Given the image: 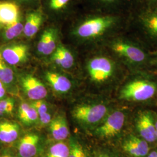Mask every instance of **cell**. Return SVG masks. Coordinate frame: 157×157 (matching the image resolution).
I'll use <instances>...</instances> for the list:
<instances>
[{"label":"cell","mask_w":157,"mask_h":157,"mask_svg":"<svg viewBox=\"0 0 157 157\" xmlns=\"http://www.w3.org/2000/svg\"><path fill=\"white\" fill-rule=\"evenodd\" d=\"M117 23L116 17L102 15L84 19L76 28L74 34L80 39L98 38L110 31Z\"/></svg>","instance_id":"1"},{"label":"cell","mask_w":157,"mask_h":157,"mask_svg":"<svg viewBox=\"0 0 157 157\" xmlns=\"http://www.w3.org/2000/svg\"><path fill=\"white\" fill-rule=\"evenodd\" d=\"M156 92L155 85L146 80H136L127 84L121 93V98L141 101L152 98Z\"/></svg>","instance_id":"2"},{"label":"cell","mask_w":157,"mask_h":157,"mask_svg":"<svg viewBox=\"0 0 157 157\" xmlns=\"http://www.w3.org/2000/svg\"><path fill=\"white\" fill-rule=\"evenodd\" d=\"M107 112V107L102 104L81 105L74 108L72 115L82 123L95 124L103 119Z\"/></svg>","instance_id":"3"},{"label":"cell","mask_w":157,"mask_h":157,"mask_svg":"<svg viewBox=\"0 0 157 157\" xmlns=\"http://www.w3.org/2000/svg\"><path fill=\"white\" fill-rule=\"evenodd\" d=\"M87 69L91 79L100 83L105 82L112 76L114 66L109 59L104 56H98L89 62Z\"/></svg>","instance_id":"4"},{"label":"cell","mask_w":157,"mask_h":157,"mask_svg":"<svg viewBox=\"0 0 157 157\" xmlns=\"http://www.w3.org/2000/svg\"><path fill=\"white\" fill-rule=\"evenodd\" d=\"M20 85L24 93L32 101L43 100L48 94L44 84L33 75L22 76L20 78Z\"/></svg>","instance_id":"5"},{"label":"cell","mask_w":157,"mask_h":157,"mask_svg":"<svg viewBox=\"0 0 157 157\" xmlns=\"http://www.w3.org/2000/svg\"><path fill=\"white\" fill-rule=\"evenodd\" d=\"M111 47L113 52L130 62L139 63L146 59V54L143 51L126 41L116 40L112 42Z\"/></svg>","instance_id":"6"},{"label":"cell","mask_w":157,"mask_h":157,"mask_svg":"<svg viewBox=\"0 0 157 157\" xmlns=\"http://www.w3.org/2000/svg\"><path fill=\"white\" fill-rule=\"evenodd\" d=\"M29 46L24 44H16L6 46L0 51V56L9 65H18L28 60Z\"/></svg>","instance_id":"7"},{"label":"cell","mask_w":157,"mask_h":157,"mask_svg":"<svg viewBox=\"0 0 157 157\" xmlns=\"http://www.w3.org/2000/svg\"><path fill=\"white\" fill-rule=\"evenodd\" d=\"M124 113L117 111L110 114L104 123L96 130V133L102 137H112L121 132L124 123Z\"/></svg>","instance_id":"8"},{"label":"cell","mask_w":157,"mask_h":157,"mask_svg":"<svg viewBox=\"0 0 157 157\" xmlns=\"http://www.w3.org/2000/svg\"><path fill=\"white\" fill-rule=\"evenodd\" d=\"M39 136L34 133L25 135L18 143L19 157H34L37 153L40 143Z\"/></svg>","instance_id":"9"},{"label":"cell","mask_w":157,"mask_h":157,"mask_svg":"<svg viewBox=\"0 0 157 157\" xmlns=\"http://www.w3.org/2000/svg\"><path fill=\"white\" fill-rule=\"evenodd\" d=\"M58 31L56 28L47 29L42 34L37 44L38 52L43 56L52 54L56 50Z\"/></svg>","instance_id":"10"},{"label":"cell","mask_w":157,"mask_h":157,"mask_svg":"<svg viewBox=\"0 0 157 157\" xmlns=\"http://www.w3.org/2000/svg\"><path fill=\"white\" fill-rule=\"evenodd\" d=\"M137 128L143 139L147 142H154L157 140L155 124L149 113H143L138 118Z\"/></svg>","instance_id":"11"},{"label":"cell","mask_w":157,"mask_h":157,"mask_svg":"<svg viewBox=\"0 0 157 157\" xmlns=\"http://www.w3.org/2000/svg\"><path fill=\"white\" fill-rule=\"evenodd\" d=\"M21 133L19 124L6 119H0V141L11 144L18 139Z\"/></svg>","instance_id":"12"},{"label":"cell","mask_w":157,"mask_h":157,"mask_svg":"<svg viewBox=\"0 0 157 157\" xmlns=\"http://www.w3.org/2000/svg\"><path fill=\"white\" fill-rule=\"evenodd\" d=\"M124 150L135 157H144L147 155L149 147L144 139L132 136L124 143Z\"/></svg>","instance_id":"13"},{"label":"cell","mask_w":157,"mask_h":157,"mask_svg":"<svg viewBox=\"0 0 157 157\" xmlns=\"http://www.w3.org/2000/svg\"><path fill=\"white\" fill-rule=\"evenodd\" d=\"M49 129L52 137L58 141L67 139L69 135L67 121L63 115H58L49 124Z\"/></svg>","instance_id":"14"},{"label":"cell","mask_w":157,"mask_h":157,"mask_svg":"<svg viewBox=\"0 0 157 157\" xmlns=\"http://www.w3.org/2000/svg\"><path fill=\"white\" fill-rule=\"evenodd\" d=\"M45 79L52 89L58 93H66L71 89L72 83L69 78L59 73L48 72Z\"/></svg>","instance_id":"15"},{"label":"cell","mask_w":157,"mask_h":157,"mask_svg":"<svg viewBox=\"0 0 157 157\" xmlns=\"http://www.w3.org/2000/svg\"><path fill=\"white\" fill-rule=\"evenodd\" d=\"M43 21V16L40 11L32 12L29 13L24 25L23 33L28 38H32L39 30Z\"/></svg>","instance_id":"16"},{"label":"cell","mask_w":157,"mask_h":157,"mask_svg":"<svg viewBox=\"0 0 157 157\" xmlns=\"http://www.w3.org/2000/svg\"><path fill=\"white\" fill-rule=\"evenodd\" d=\"M19 120L26 126L33 125L39 122V115L33 105L27 102H22L18 108Z\"/></svg>","instance_id":"17"},{"label":"cell","mask_w":157,"mask_h":157,"mask_svg":"<svg viewBox=\"0 0 157 157\" xmlns=\"http://www.w3.org/2000/svg\"><path fill=\"white\" fill-rule=\"evenodd\" d=\"M52 61L60 67L69 69L73 67L74 58L70 51L64 46L59 44L57 46L56 50L52 54Z\"/></svg>","instance_id":"18"},{"label":"cell","mask_w":157,"mask_h":157,"mask_svg":"<svg viewBox=\"0 0 157 157\" xmlns=\"http://www.w3.org/2000/svg\"><path fill=\"white\" fill-rule=\"evenodd\" d=\"M19 19V7L12 2L0 3V23L8 25Z\"/></svg>","instance_id":"19"},{"label":"cell","mask_w":157,"mask_h":157,"mask_svg":"<svg viewBox=\"0 0 157 157\" xmlns=\"http://www.w3.org/2000/svg\"><path fill=\"white\" fill-rule=\"evenodd\" d=\"M144 31L150 36L157 39V11L147 12L140 17Z\"/></svg>","instance_id":"20"},{"label":"cell","mask_w":157,"mask_h":157,"mask_svg":"<svg viewBox=\"0 0 157 157\" xmlns=\"http://www.w3.org/2000/svg\"><path fill=\"white\" fill-rule=\"evenodd\" d=\"M0 82L6 89L13 88L16 84V76L11 67L0 56Z\"/></svg>","instance_id":"21"},{"label":"cell","mask_w":157,"mask_h":157,"mask_svg":"<svg viewBox=\"0 0 157 157\" xmlns=\"http://www.w3.org/2000/svg\"><path fill=\"white\" fill-rule=\"evenodd\" d=\"M30 104L35 108L39 115V122L41 125L49 124L52 121V117L49 112L48 107L45 101L41 100L32 101Z\"/></svg>","instance_id":"22"},{"label":"cell","mask_w":157,"mask_h":157,"mask_svg":"<svg viewBox=\"0 0 157 157\" xmlns=\"http://www.w3.org/2000/svg\"><path fill=\"white\" fill-rule=\"evenodd\" d=\"M24 30V25L19 19L15 22L6 25L3 32V38L9 41L19 36Z\"/></svg>","instance_id":"23"},{"label":"cell","mask_w":157,"mask_h":157,"mask_svg":"<svg viewBox=\"0 0 157 157\" xmlns=\"http://www.w3.org/2000/svg\"><path fill=\"white\" fill-rule=\"evenodd\" d=\"M70 148L67 144L58 142L51 147L46 157H69Z\"/></svg>","instance_id":"24"},{"label":"cell","mask_w":157,"mask_h":157,"mask_svg":"<svg viewBox=\"0 0 157 157\" xmlns=\"http://www.w3.org/2000/svg\"><path fill=\"white\" fill-rule=\"evenodd\" d=\"M15 108V100L12 97H6L0 100V117L11 116Z\"/></svg>","instance_id":"25"},{"label":"cell","mask_w":157,"mask_h":157,"mask_svg":"<svg viewBox=\"0 0 157 157\" xmlns=\"http://www.w3.org/2000/svg\"><path fill=\"white\" fill-rule=\"evenodd\" d=\"M69 157H87L83 147L78 143L73 141L71 144Z\"/></svg>","instance_id":"26"},{"label":"cell","mask_w":157,"mask_h":157,"mask_svg":"<svg viewBox=\"0 0 157 157\" xmlns=\"http://www.w3.org/2000/svg\"><path fill=\"white\" fill-rule=\"evenodd\" d=\"M71 0H50V8L53 11H59L66 6Z\"/></svg>","instance_id":"27"},{"label":"cell","mask_w":157,"mask_h":157,"mask_svg":"<svg viewBox=\"0 0 157 157\" xmlns=\"http://www.w3.org/2000/svg\"><path fill=\"white\" fill-rule=\"evenodd\" d=\"M6 86L0 82V100L6 98Z\"/></svg>","instance_id":"28"},{"label":"cell","mask_w":157,"mask_h":157,"mask_svg":"<svg viewBox=\"0 0 157 157\" xmlns=\"http://www.w3.org/2000/svg\"><path fill=\"white\" fill-rule=\"evenodd\" d=\"M150 3L154 6H157V0H148Z\"/></svg>","instance_id":"29"},{"label":"cell","mask_w":157,"mask_h":157,"mask_svg":"<svg viewBox=\"0 0 157 157\" xmlns=\"http://www.w3.org/2000/svg\"><path fill=\"white\" fill-rule=\"evenodd\" d=\"M155 131H156V139L157 140V121L155 124Z\"/></svg>","instance_id":"30"},{"label":"cell","mask_w":157,"mask_h":157,"mask_svg":"<svg viewBox=\"0 0 157 157\" xmlns=\"http://www.w3.org/2000/svg\"><path fill=\"white\" fill-rule=\"evenodd\" d=\"M0 157H8V154H3L2 155H1Z\"/></svg>","instance_id":"31"},{"label":"cell","mask_w":157,"mask_h":157,"mask_svg":"<svg viewBox=\"0 0 157 157\" xmlns=\"http://www.w3.org/2000/svg\"><path fill=\"white\" fill-rule=\"evenodd\" d=\"M8 157H13V156H12L11 155H10V154H8Z\"/></svg>","instance_id":"32"},{"label":"cell","mask_w":157,"mask_h":157,"mask_svg":"<svg viewBox=\"0 0 157 157\" xmlns=\"http://www.w3.org/2000/svg\"><path fill=\"white\" fill-rule=\"evenodd\" d=\"M106 157V156H105V157Z\"/></svg>","instance_id":"33"}]
</instances>
